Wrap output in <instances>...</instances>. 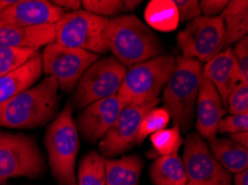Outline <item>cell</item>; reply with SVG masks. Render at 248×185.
<instances>
[{
    "instance_id": "obj_1",
    "label": "cell",
    "mask_w": 248,
    "mask_h": 185,
    "mask_svg": "<svg viewBox=\"0 0 248 185\" xmlns=\"http://www.w3.org/2000/svg\"><path fill=\"white\" fill-rule=\"evenodd\" d=\"M58 82L46 77L38 85L0 103V128L31 130L49 124L59 108Z\"/></svg>"
},
{
    "instance_id": "obj_2",
    "label": "cell",
    "mask_w": 248,
    "mask_h": 185,
    "mask_svg": "<svg viewBox=\"0 0 248 185\" xmlns=\"http://www.w3.org/2000/svg\"><path fill=\"white\" fill-rule=\"evenodd\" d=\"M106 43L112 57L126 69L165 52L159 37L134 14L108 18Z\"/></svg>"
},
{
    "instance_id": "obj_3",
    "label": "cell",
    "mask_w": 248,
    "mask_h": 185,
    "mask_svg": "<svg viewBox=\"0 0 248 185\" xmlns=\"http://www.w3.org/2000/svg\"><path fill=\"white\" fill-rule=\"evenodd\" d=\"M202 68L196 59L176 57L175 68L164 88V108L180 133H187L193 127Z\"/></svg>"
},
{
    "instance_id": "obj_4",
    "label": "cell",
    "mask_w": 248,
    "mask_h": 185,
    "mask_svg": "<svg viewBox=\"0 0 248 185\" xmlns=\"http://www.w3.org/2000/svg\"><path fill=\"white\" fill-rule=\"evenodd\" d=\"M73 107L67 102L62 111L47 126L45 146L51 174L58 185L76 183V158L79 150V137L73 118Z\"/></svg>"
},
{
    "instance_id": "obj_5",
    "label": "cell",
    "mask_w": 248,
    "mask_h": 185,
    "mask_svg": "<svg viewBox=\"0 0 248 185\" xmlns=\"http://www.w3.org/2000/svg\"><path fill=\"white\" fill-rule=\"evenodd\" d=\"M175 63V56L161 55L133 66L126 72L116 96L124 105L144 104L159 99Z\"/></svg>"
},
{
    "instance_id": "obj_6",
    "label": "cell",
    "mask_w": 248,
    "mask_h": 185,
    "mask_svg": "<svg viewBox=\"0 0 248 185\" xmlns=\"http://www.w3.org/2000/svg\"><path fill=\"white\" fill-rule=\"evenodd\" d=\"M45 157L35 138L0 131V185L13 177L39 179L46 172Z\"/></svg>"
},
{
    "instance_id": "obj_7",
    "label": "cell",
    "mask_w": 248,
    "mask_h": 185,
    "mask_svg": "<svg viewBox=\"0 0 248 185\" xmlns=\"http://www.w3.org/2000/svg\"><path fill=\"white\" fill-rule=\"evenodd\" d=\"M107 21L108 18L96 16L86 10L66 13L56 22L55 43L98 56L105 54L108 51Z\"/></svg>"
},
{
    "instance_id": "obj_8",
    "label": "cell",
    "mask_w": 248,
    "mask_h": 185,
    "mask_svg": "<svg viewBox=\"0 0 248 185\" xmlns=\"http://www.w3.org/2000/svg\"><path fill=\"white\" fill-rule=\"evenodd\" d=\"M126 72V68L114 57L96 60L78 81L69 101L71 107L84 110L93 102L116 96Z\"/></svg>"
},
{
    "instance_id": "obj_9",
    "label": "cell",
    "mask_w": 248,
    "mask_h": 185,
    "mask_svg": "<svg viewBox=\"0 0 248 185\" xmlns=\"http://www.w3.org/2000/svg\"><path fill=\"white\" fill-rule=\"evenodd\" d=\"M98 59V55L56 43L45 47L41 54L43 72L55 78L63 92L73 91L85 71Z\"/></svg>"
},
{
    "instance_id": "obj_10",
    "label": "cell",
    "mask_w": 248,
    "mask_h": 185,
    "mask_svg": "<svg viewBox=\"0 0 248 185\" xmlns=\"http://www.w3.org/2000/svg\"><path fill=\"white\" fill-rule=\"evenodd\" d=\"M224 33V22L219 16H201L178 33L177 44L183 57L207 63L223 50Z\"/></svg>"
},
{
    "instance_id": "obj_11",
    "label": "cell",
    "mask_w": 248,
    "mask_h": 185,
    "mask_svg": "<svg viewBox=\"0 0 248 185\" xmlns=\"http://www.w3.org/2000/svg\"><path fill=\"white\" fill-rule=\"evenodd\" d=\"M182 160L191 185H232V175L214 157L197 132L187 135Z\"/></svg>"
},
{
    "instance_id": "obj_12",
    "label": "cell",
    "mask_w": 248,
    "mask_h": 185,
    "mask_svg": "<svg viewBox=\"0 0 248 185\" xmlns=\"http://www.w3.org/2000/svg\"><path fill=\"white\" fill-rule=\"evenodd\" d=\"M159 102L160 99H157L144 104L125 105L110 129L99 141L98 150L101 156L111 160L137 144L138 130L142 118L156 108Z\"/></svg>"
},
{
    "instance_id": "obj_13",
    "label": "cell",
    "mask_w": 248,
    "mask_h": 185,
    "mask_svg": "<svg viewBox=\"0 0 248 185\" xmlns=\"http://www.w3.org/2000/svg\"><path fill=\"white\" fill-rule=\"evenodd\" d=\"M65 14L47 0H16L9 8L0 11V28L56 24Z\"/></svg>"
},
{
    "instance_id": "obj_14",
    "label": "cell",
    "mask_w": 248,
    "mask_h": 185,
    "mask_svg": "<svg viewBox=\"0 0 248 185\" xmlns=\"http://www.w3.org/2000/svg\"><path fill=\"white\" fill-rule=\"evenodd\" d=\"M125 107L117 96L93 102L78 115L76 127L81 137L89 143H96L105 137Z\"/></svg>"
},
{
    "instance_id": "obj_15",
    "label": "cell",
    "mask_w": 248,
    "mask_h": 185,
    "mask_svg": "<svg viewBox=\"0 0 248 185\" xmlns=\"http://www.w3.org/2000/svg\"><path fill=\"white\" fill-rule=\"evenodd\" d=\"M226 109L215 86L202 74L196 101V129L206 141L215 139L219 121L224 118Z\"/></svg>"
},
{
    "instance_id": "obj_16",
    "label": "cell",
    "mask_w": 248,
    "mask_h": 185,
    "mask_svg": "<svg viewBox=\"0 0 248 185\" xmlns=\"http://www.w3.org/2000/svg\"><path fill=\"white\" fill-rule=\"evenodd\" d=\"M202 74L215 86L226 109L229 94L243 82L232 48L221 50L206 63L202 68Z\"/></svg>"
},
{
    "instance_id": "obj_17",
    "label": "cell",
    "mask_w": 248,
    "mask_h": 185,
    "mask_svg": "<svg viewBox=\"0 0 248 185\" xmlns=\"http://www.w3.org/2000/svg\"><path fill=\"white\" fill-rule=\"evenodd\" d=\"M55 38L56 24L19 28H0V47L38 51L39 48L54 43Z\"/></svg>"
},
{
    "instance_id": "obj_18",
    "label": "cell",
    "mask_w": 248,
    "mask_h": 185,
    "mask_svg": "<svg viewBox=\"0 0 248 185\" xmlns=\"http://www.w3.org/2000/svg\"><path fill=\"white\" fill-rule=\"evenodd\" d=\"M43 74L41 55L37 54L27 62L0 78V103L33 86Z\"/></svg>"
},
{
    "instance_id": "obj_19",
    "label": "cell",
    "mask_w": 248,
    "mask_h": 185,
    "mask_svg": "<svg viewBox=\"0 0 248 185\" xmlns=\"http://www.w3.org/2000/svg\"><path fill=\"white\" fill-rule=\"evenodd\" d=\"M224 22L223 50L237 43L248 33V1L232 0L219 14Z\"/></svg>"
},
{
    "instance_id": "obj_20",
    "label": "cell",
    "mask_w": 248,
    "mask_h": 185,
    "mask_svg": "<svg viewBox=\"0 0 248 185\" xmlns=\"http://www.w3.org/2000/svg\"><path fill=\"white\" fill-rule=\"evenodd\" d=\"M210 152L221 167L236 174L248 168V149L229 138H215L208 141Z\"/></svg>"
},
{
    "instance_id": "obj_21",
    "label": "cell",
    "mask_w": 248,
    "mask_h": 185,
    "mask_svg": "<svg viewBox=\"0 0 248 185\" xmlns=\"http://www.w3.org/2000/svg\"><path fill=\"white\" fill-rule=\"evenodd\" d=\"M144 161L138 156L106 160V185H139Z\"/></svg>"
},
{
    "instance_id": "obj_22",
    "label": "cell",
    "mask_w": 248,
    "mask_h": 185,
    "mask_svg": "<svg viewBox=\"0 0 248 185\" xmlns=\"http://www.w3.org/2000/svg\"><path fill=\"white\" fill-rule=\"evenodd\" d=\"M154 185H187V175L182 157L177 154L155 158L149 169Z\"/></svg>"
},
{
    "instance_id": "obj_23",
    "label": "cell",
    "mask_w": 248,
    "mask_h": 185,
    "mask_svg": "<svg viewBox=\"0 0 248 185\" xmlns=\"http://www.w3.org/2000/svg\"><path fill=\"white\" fill-rule=\"evenodd\" d=\"M145 20L150 28L169 32L178 28L179 17L174 0H152L145 9Z\"/></svg>"
},
{
    "instance_id": "obj_24",
    "label": "cell",
    "mask_w": 248,
    "mask_h": 185,
    "mask_svg": "<svg viewBox=\"0 0 248 185\" xmlns=\"http://www.w3.org/2000/svg\"><path fill=\"white\" fill-rule=\"evenodd\" d=\"M106 157L97 151H90L78 167L77 185H106Z\"/></svg>"
},
{
    "instance_id": "obj_25",
    "label": "cell",
    "mask_w": 248,
    "mask_h": 185,
    "mask_svg": "<svg viewBox=\"0 0 248 185\" xmlns=\"http://www.w3.org/2000/svg\"><path fill=\"white\" fill-rule=\"evenodd\" d=\"M152 148L147 151L148 158H157L160 157L177 154L180 146L184 144V140L178 127L165 128L153 135H150Z\"/></svg>"
},
{
    "instance_id": "obj_26",
    "label": "cell",
    "mask_w": 248,
    "mask_h": 185,
    "mask_svg": "<svg viewBox=\"0 0 248 185\" xmlns=\"http://www.w3.org/2000/svg\"><path fill=\"white\" fill-rule=\"evenodd\" d=\"M169 122H170V114L166 109L164 107L154 108L141 120L137 135V144L140 145L146 138L165 129Z\"/></svg>"
},
{
    "instance_id": "obj_27",
    "label": "cell",
    "mask_w": 248,
    "mask_h": 185,
    "mask_svg": "<svg viewBox=\"0 0 248 185\" xmlns=\"http://www.w3.org/2000/svg\"><path fill=\"white\" fill-rule=\"evenodd\" d=\"M37 54L38 51L29 49L0 47V78L16 70Z\"/></svg>"
},
{
    "instance_id": "obj_28",
    "label": "cell",
    "mask_w": 248,
    "mask_h": 185,
    "mask_svg": "<svg viewBox=\"0 0 248 185\" xmlns=\"http://www.w3.org/2000/svg\"><path fill=\"white\" fill-rule=\"evenodd\" d=\"M86 11L104 18H114L125 13L123 0H82Z\"/></svg>"
},
{
    "instance_id": "obj_29",
    "label": "cell",
    "mask_w": 248,
    "mask_h": 185,
    "mask_svg": "<svg viewBox=\"0 0 248 185\" xmlns=\"http://www.w3.org/2000/svg\"><path fill=\"white\" fill-rule=\"evenodd\" d=\"M229 114H248V84L242 82L229 94L226 104Z\"/></svg>"
},
{
    "instance_id": "obj_30",
    "label": "cell",
    "mask_w": 248,
    "mask_h": 185,
    "mask_svg": "<svg viewBox=\"0 0 248 185\" xmlns=\"http://www.w3.org/2000/svg\"><path fill=\"white\" fill-rule=\"evenodd\" d=\"M237 132H248V114H229L219 121L217 134Z\"/></svg>"
},
{
    "instance_id": "obj_31",
    "label": "cell",
    "mask_w": 248,
    "mask_h": 185,
    "mask_svg": "<svg viewBox=\"0 0 248 185\" xmlns=\"http://www.w3.org/2000/svg\"><path fill=\"white\" fill-rule=\"evenodd\" d=\"M174 3L178 11L179 22H190L202 16L199 1L197 0H174Z\"/></svg>"
},
{
    "instance_id": "obj_32",
    "label": "cell",
    "mask_w": 248,
    "mask_h": 185,
    "mask_svg": "<svg viewBox=\"0 0 248 185\" xmlns=\"http://www.w3.org/2000/svg\"><path fill=\"white\" fill-rule=\"evenodd\" d=\"M232 51L237 61L242 80L245 84H248V38H243L237 43H235Z\"/></svg>"
},
{
    "instance_id": "obj_33",
    "label": "cell",
    "mask_w": 248,
    "mask_h": 185,
    "mask_svg": "<svg viewBox=\"0 0 248 185\" xmlns=\"http://www.w3.org/2000/svg\"><path fill=\"white\" fill-rule=\"evenodd\" d=\"M227 0H202L199 2V8L202 16L218 17L227 6Z\"/></svg>"
},
{
    "instance_id": "obj_34",
    "label": "cell",
    "mask_w": 248,
    "mask_h": 185,
    "mask_svg": "<svg viewBox=\"0 0 248 185\" xmlns=\"http://www.w3.org/2000/svg\"><path fill=\"white\" fill-rule=\"evenodd\" d=\"M51 3L62 9L65 13H73L81 8V1L79 0H52Z\"/></svg>"
},
{
    "instance_id": "obj_35",
    "label": "cell",
    "mask_w": 248,
    "mask_h": 185,
    "mask_svg": "<svg viewBox=\"0 0 248 185\" xmlns=\"http://www.w3.org/2000/svg\"><path fill=\"white\" fill-rule=\"evenodd\" d=\"M228 138L238 143V144L248 148V132H237V133L229 134Z\"/></svg>"
},
{
    "instance_id": "obj_36",
    "label": "cell",
    "mask_w": 248,
    "mask_h": 185,
    "mask_svg": "<svg viewBox=\"0 0 248 185\" xmlns=\"http://www.w3.org/2000/svg\"><path fill=\"white\" fill-rule=\"evenodd\" d=\"M234 185H248V170L236 173L234 175Z\"/></svg>"
},
{
    "instance_id": "obj_37",
    "label": "cell",
    "mask_w": 248,
    "mask_h": 185,
    "mask_svg": "<svg viewBox=\"0 0 248 185\" xmlns=\"http://www.w3.org/2000/svg\"><path fill=\"white\" fill-rule=\"evenodd\" d=\"M123 1L125 13H131V11H134L142 2L141 0H137V1H135V0H123Z\"/></svg>"
},
{
    "instance_id": "obj_38",
    "label": "cell",
    "mask_w": 248,
    "mask_h": 185,
    "mask_svg": "<svg viewBox=\"0 0 248 185\" xmlns=\"http://www.w3.org/2000/svg\"><path fill=\"white\" fill-rule=\"evenodd\" d=\"M15 2H16V0H0V11L9 8Z\"/></svg>"
},
{
    "instance_id": "obj_39",
    "label": "cell",
    "mask_w": 248,
    "mask_h": 185,
    "mask_svg": "<svg viewBox=\"0 0 248 185\" xmlns=\"http://www.w3.org/2000/svg\"><path fill=\"white\" fill-rule=\"evenodd\" d=\"M71 185H77V183H74V184H71Z\"/></svg>"
},
{
    "instance_id": "obj_40",
    "label": "cell",
    "mask_w": 248,
    "mask_h": 185,
    "mask_svg": "<svg viewBox=\"0 0 248 185\" xmlns=\"http://www.w3.org/2000/svg\"><path fill=\"white\" fill-rule=\"evenodd\" d=\"M187 185H191V184H189V183H187Z\"/></svg>"
}]
</instances>
